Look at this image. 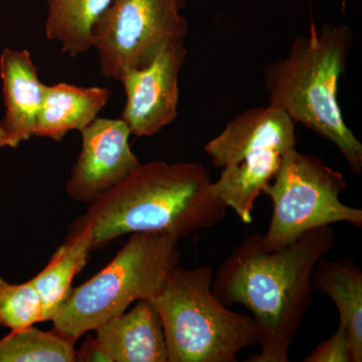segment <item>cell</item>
I'll list each match as a JSON object with an SVG mask.
<instances>
[{"label": "cell", "mask_w": 362, "mask_h": 362, "mask_svg": "<svg viewBox=\"0 0 362 362\" xmlns=\"http://www.w3.org/2000/svg\"><path fill=\"white\" fill-rule=\"evenodd\" d=\"M326 226L304 233L276 251H267L261 235H247L214 275L211 291L226 306L251 312L259 330V354L247 362H288L290 349L313 299L312 273L334 247Z\"/></svg>", "instance_id": "6da1fadb"}, {"label": "cell", "mask_w": 362, "mask_h": 362, "mask_svg": "<svg viewBox=\"0 0 362 362\" xmlns=\"http://www.w3.org/2000/svg\"><path fill=\"white\" fill-rule=\"evenodd\" d=\"M226 209L202 163L150 161L99 195L73 223L90 226L95 251L135 233L183 239L220 223Z\"/></svg>", "instance_id": "7a4b0ae2"}, {"label": "cell", "mask_w": 362, "mask_h": 362, "mask_svg": "<svg viewBox=\"0 0 362 362\" xmlns=\"http://www.w3.org/2000/svg\"><path fill=\"white\" fill-rule=\"evenodd\" d=\"M354 37L349 25L324 23L293 40L290 51L265 69L269 104L337 147L356 175L362 171V144L343 119L338 83Z\"/></svg>", "instance_id": "3957f363"}, {"label": "cell", "mask_w": 362, "mask_h": 362, "mask_svg": "<svg viewBox=\"0 0 362 362\" xmlns=\"http://www.w3.org/2000/svg\"><path fill=\"white\" fill-rule=\"evenodd\" d=\"M209 266L176 267L149 300L156 307L168 350V362H235L258 344L252 316L230 310L213 291Z\"/></svg>", "instance_id": "277c9868"}, {"label": "cell", "mask_w": 362, "mask_h": 362, "mask_svg": "<svg viewBox=\"0 0 362 362\" xmlns=\"http://www.w3.org/2000/svg\"><path fill=\"white\" fill-rule=\"evenodd\" d=\"M178 240L161 233H131L99 273L74 287L52 319V330L74 344L139 300H151L180 265Z\"/></svg>", "instance_id": "5b68a950"}, {"label": "cell", "mask_w": 362, "mask_h": 362, "mask_svg": "<svg viewBox=\"0 0 362 362\" xmlns=\"http://www.w3.org/2000/svg\"><path fill=\"white\" fill-rule=\"evenodd\" d=\"M296 123L282 109L254 107L226 123L204 151L221 169L214 188L228 209L250 225L257 199L277 175L287 152L296 148Z\"/></svg>", "instance_id": "8992f818"}, {"label": "cell", "mask_w": 362, "mask_h": 362, "mask_svg": "<svg viewBox=\"0 0 362 362\" xmlns=\"http://www.w3.org/2000/svg\"><path fill=\"white\" fill-rule=\"evenodd\" d=\"M346 188L343 173L322 159L296 148L290 150L264 192L273 204L268 230L261 235L264 249H282L304 233L333 223H346L361 228V209L340 199Z\"/></svg>", "instance_id": "52a82bcc"}, {"label": "cell", "mask_w": 362, "mask_h": 362, "mask_svg": "<svg viewBox=\"0 0 362 362\" xmlns=\"http://www.w3.org/2000/svg\"><path fill=\"white\" fill-rule=\"evenodd\" d=\"M185 0H112L93 25L90 45L106 78L147 65L164 45L185 42Z\"/></svg>", "instance_id": "ba28073f"}, {"label": "cell", "mask_w": 362, "mask_h": 362, "mask_svg": "<svg viewBox=\"0 0 362 362\" xmlns=\"http://www.w3.org/2000/svg\"><path fill=\"white\" fill-rule=\"evenodd\" d=\"M185 42L164 45L147 65L126 71L119 82L126 102L120 119L136 137L153 136L178 116L180 74L187 59Z\"/></svg>", "instance_id": "9c48e42d"}, {"label": "cell", "mask_w": 362, "mask_h": 362, "mask_svg": "<svg viewBox=\"0 0 362 362\" xmlns=\"http://www.w3.org/2000/svg\"><path fill=\"white\" fill-rule=\"evenodd\" d=\"M82 148L66 180L73 201L90 204L125 180L140 161L129 144L131 132L120 118H100L80 131Z\"/></svg>", "instance_id": "30bf717a"}, {"label": "cell", "mask_w": 362, "mask_h": 362, "mask_svg": "<svg viewBox=\"0 0 362 362\" xmlns=\"http://www.w3.org/2000/svg\"><path fill=\"white\" fill-rule=\"evenodd\" d=\"M6 113L0 121V147L16 149L35 137L47 85L28 49L6 47L0 54Z\"/></svg>", "instance_id": "8fae6325"}, {"label": "cell", "mask_w": 362, "mask_h": 362, "mask_svg": "<svg viewBox=\"0 0 362 362\" xmlns=\"http://www.w3.org/2000/svg\"><path fill=\"white\" fill-rule=\"evenodd\" d=\"M94 331L105 362H168L163 324L149 300H139Z\"/></svg>", "instance_id": "7c38bea8"}, {"label": "cell", "mask_w": 362, "mask_h": 362, "mask_svg": "<svg viewBox=\"0 0 362 362\" xmlns=\"http://www.w3.org/2000/svg\"><path fill=\"white\" fill-rule=\"evenodd\" d=\"M110 98L111 90L106 87L47 85L35 137L63 141L71 131L80 132L96 120Z\"/></svg>", "instance_id": "4fadbf2b"}, {"label": "cell", "mask_w": 362, "mask_h": 362, "mask_svg": "<svg viewBox=\"0 0 362 362\" xmlns=\"http://www.w3.org/2000/svg\"><path fill=\"white\" fill-rule=\"evenodd\" d=\"M312 286L332 300L339 315V326L349 337L354 362L362 361V271L354 259H319Z\"/></svg>", "instance_id": "5bb4252c"}, {"label": "cell", "mask_w": 362, "mask_h": 362, "mask_svg": "<svg viewBox=\"0 0 362 362\" xmlns=\"http://www.w3.org/2000/svg\"><path fill=\"white\" fill-rule=\"evenodd\" d=\"M89 226L71 223L65 243L52 255L49 264L30 279L42 307V322L52 321L73 289V281L85 268L92 252Z\"/></svg>", "instance_id": "9a60e30c"}, {"label": "cell", "mask_w": 362, "mask_h": 362, "mask_svg": "<svg viewBox=\"0 0 362 362\" xmlns=\"http://www.w3.org/2000/svg\"><path fill=\"white\" fill-rule=\"evenodd\" d=\"M112 0H47L45 33L59 42L62 52L76 58L92 49L93 25L110 6Z\"/></svg>", "instance_id": "2e32d148"}, {"label": "cell", "mask_w": 362, "mask_h": 362, "mask_svg": "<svg viewBox=\"0 0 362 362\" xmlns=\"http://www.w3.org/2000/svg\"><path fill=\"white\" fill-rule=\"evenodd\" d=\"M0 362H76L75 344L54 330L28 326L0 339Z\"/></svg>", "instance_id": "e0dca14e"}, {"label": "cell", "mask_w": 362, "mask_h": 362, "mask_svg": "<svg viewBox=\"0 0 362 362\" xmlns=\"http://www.w3.org/2000/svg\"><path fill=\"white\" fill-rule=\"evenodd\" d=\"M39 322L42 307L32 280L11 284L0 277V327L16 331Z\"/></svg>", "instance_id": "ac0fdd59"}, {"label": "cell", "mask_w": 362, "mask_h": 362, "mask_svg": "<svg viewBox=\"0 0 362 362\" xmlns=\"http://www.w3.org/2000/svg\"><path fill=\"white\" fill-rule=\"evenodd\" d=\"M304 362H354L352 356L346 331L341 326L337 330L321 342L309 356L303 359Z\"/></svg>", "instance_id": "d6986e66"}]
</instances>
